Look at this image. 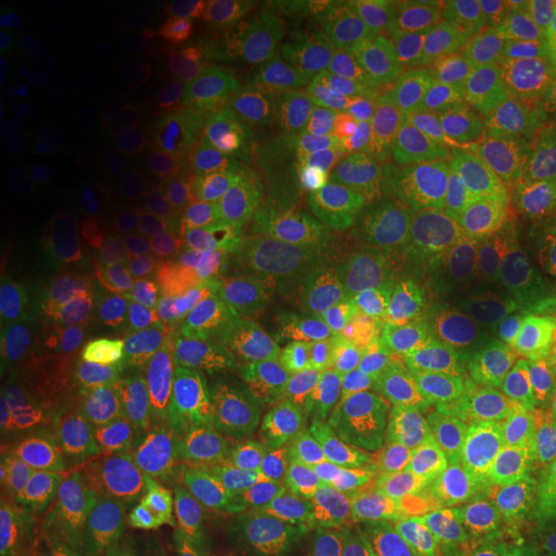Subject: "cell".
Listing matches in <instances>:
<instances>
[{"mask_svg": "<svg viewBox=\"0 0 556 556\" xmlns=\"http://www.w3.org/2000/svg\"><path fill=\"white\" fill-rule=\"evenodd\" d=\"M281 556H345L343 533L330 526H312L294 533L283 546Z\"/></svg>", "mask_w": 556, "mask_h": 556, "instance_id": "cell-43", "label": "cell"}, {"mask_svg": "<svg viewBox=\"0 0 556 556\" xmlns=\"http://www.w3.org/2000/svg\"><path fill=\"white\" fill-rule=\"evenodd\" d=\"M75 438H78L83 454L93 458H119L135 446V430L124 417L116 415H86L75 426Z\"/></svg>", "mask_w": 556, "mask_h": 556, "instance_id": "cell-35", "label": "cell"}, {"mask_svg": "<svg viewBox=\"0 0 556 556\" xmlns=\"http://www.w3.org/2000/svg\"><path fill=\"white\" fill-rule=\"evenodd\" d=\"M204 507L214 531L225 541H238L255 520V500L248 479L235 464H214L201 482Z\"/></svg>", "mask_w": 556, "mask_h": 556, "instance_id": "cell-23", "label": "cell"}, {"mask_svg": "<svg viewBox=\"0 0 556 556\" xmlns=\"http://www.w3.org/2000/svg\"><path fill=\"white\" fill-rule=\"evenodd\" d=\"M60 62V47L45 34L31 29L5 31L0 39V67L3 73H34Z\"/></svg>", "mask_w": 556, "mask_h": 556, "instance_id": "cell-36", "label": "cell"}, {"mask_svg": "<svg viewBox=\"0 0 556 556\" xmlns=\"http://www.w3.org/2000/svg\"><path fill=\"white\" fill-rule=\"evenodd\" d=\"M75 351H78V332L60 330L52 336L41 338L24 351H16L9 364H5V381L13 389H31L60 377L65 368L73 364Z\"/></svg>", "mask_w": 556, "mask_h": 556, "instance_id": "cell-25", "label": "cell"}, {"mask_svg": "<svg viewBox=\"0 0 556 556\" xmlns=\"http://www.w3.org/2000/svg\"><path fill=\"white\" fill-rule=\"evenodd\" d=\"M93 348L101 351H114L135 361L142 368L155 366L163 358L165 343L163 332L152 319L139 317V315H124V317H111L109 323H103L96 330Z\"/></svg>", "mask_w": 556, "mask_h": 556, "instance_id": "cell-27", "label": "cell"}, {"mask_svg": "<svg viewBox=\"0 0 556 556\" xmlns=\"http://www.w3.org/2000/svg\"><path fill=\"white\" fill-rule=\"evenodd\" d=\"M464 212L448 199H426L402 219L389 240L387 263L402 283L448 268L456 255Z\"/></svg>", "mask_w": 556, "mask_h": 556, "instance_id": "cell-13", "label": "cell"}, {"mask_svg": "<svg viewBox=\"0 0 556 556\" xmlns=\"http://www.w3.org/2000/svg\"><path fill=\"white\" fill-rule=\"evenodd\" d=\"M157 201L160 199L152 197L148 189H142V186H131L127 201H124L114 214H109L106 219L93 222L96 232H99L103 240H119V242L129 240L131 235H135L137 229L150 219V214L155 212Z\"/></svg>", "mask_w": 556, "mask_h": 556, "instance_id": "cell-41", "label": "cell"}, {"mask_svg": "<svg viewBox=\"0 0 556 556\" xmlns=\"http://www.w3.org/2000/svg\"><path fill=\"white\" fill-rule=\"evenodd\" d=\"M471 405L484 438L556 430V381L528 364L510 343L477 381Z\"/></svg>", "mask_w": 556, "mask_h": 556, "instance_id": "cell-5", "label": "cell"}, {"mask_svg": "<svg viewBox=\"0 0 556 556\" xmlns=\"http://www.w3.org/2000/svg\"><path fill=\"white\" fill-rule=\"evenodd\" d=\"M484 83V62L469 47L426 41L394 73L392 86L430 111L467 103Z\"/></svg>", "mask_w": 556, "mask_h": 556, "instance_id": "cell-10", "label": "cell"}, {"mask_svg": "<svg viewBox=\"0 0 556 556\" xmlns=\"http://www.w3.org/2000/svg\"><path fill=\"white\" fill-rule=\"evenodd\" d=\"M361 513H364V523L374 531L405 541L409 546L428 548V552L454 546L456 531H446L430 518L407 471L374 475L366 490L361 492Z\"/></svg>", "mask_w": 556, "mask_h": 556, "instance_id": "cell-14", "label": "cell"}, {"mask_svg": "<svg viewBox=\"0 0 556 556\" xmlns=\"http://www.w3.org/2000/svg\"><path fill=\"white\" fill-rule=\"evenodd\" d=\"M83 165H86L90 176L122 184V180L135 178L137 173L148 168L150 152L139 139L116 135L88 144L86 152H83Z\"/></svg>", "mask_w": 556, "mask_h": 556, "instance_id": "cell-33", "label": "cell"}, {"mask_svg": "<svg viewBox=\"0 0 556 556\" xmlns=\"http://www.w3.org/2000/svg\"><path fill=\"white\" fill-rule=\"evenodd\" d=\"M245 197L232 180L201 178L186 193V212L208 229H229L245 217Z\"/></svg>", "mask_w": 556, "mask_h": 556, "instance_id": "cell-31", "label": "cell"}, {"mask_svg": "<svg viewBox=\"0 0 556 556\" xmlns=\"http://www.w3.org/2000/svg\"><path fill=\"white\" fill-rule=\"evenodd\" d=\"M548 556H556V554H548Z\"/></svg>", "mask_w": 556, "mask_h": 556, "instance_id": "cell-50", "label": "cell"}, {"mask_svg": "<svg viewBox=\"0 0 556 556\" xmlns=\"http://www.w3.org/2000/svg\"><path fill=\"white\" fill-rule=\"evenodd\" d=\"M255 415L263 433L281 443H299L317 430V405L304 387L268 381L255 394Z\"/></svg>", "mask_w": 556, "mask_h": 556, "instance_id": "cell-22", "label": "cell"}, {"mask_svg": "<svg viewBox=\"0 0 556 556\" xmlns=\"http://www.w3.org/2000/svg\"><path fill=\"white\" fill-rule=\"evenodd\" d=\"M548 520V536H552V554H556V495L544 505Z\"/></svg>", "mask_w": 556, "mask_h": 556, "instance_id": "cell-49", "label": "cell"}, {"mask_svg": "<svg viewBox=\"0 0 556 556\" xmlns=\"http://www.w3.org/2000/svg\"><path fill=\"white\" fill-rule=\"evenodd\" d=\"M191 58L180 47L165 45L144 50L129 60V75L144 86H170L191 73Z\"/></svg>", "mask_w": 556, "mask_h": 556, "instance_id": "cell-38", "label": "cell"}, {"mask_svg": "<svg viewBox=\"0 0 556 556\" xmlns=\"http://www.w3.org/2000/svg\"><path fill=\"white\" fill-rule=\"evenodd\" d=\"M289 366L296 377L319 392L351 389L364 377L374 356L371 338L353 317L332 319L283 340Z\"/></svg>", "mask_w": 556, "mask_h": 556, "instance_id": "cell-8", "label": "cell"}, {"mask_svg": "<svg viewBox=\"0 0 556 556\" xmlns=\"http://www.w3.org/2000/svg\"><path fill=\"white\" fill-rule=\"evenodd\" d=\"M96 287V270L78 258H54L41 263L34 276V289L41 299H73L88 294Z\"/></svg>", "mask_w": 556, "mask_h": 556, "instance_id": "cell-37", "label": "cell"}, {"mask_svg": "<svg viewBox=\"0 0 556 556\" xmlns=\"http://www.w3.org/2000/svg\"><path fill=\"white\" fill-rule=\"evenodd\" d=\"M417 165L441 197L475 206L503 189L523 160L516 131L495 103L422 129Z\"/></svg>", "mask_w": 556, "mask_h": 556, "instance_id": "cell-3", "label": "cell"}, {"mask_svg": "<svg viewBox=\"0 0 556 556\" xmlns=\"http://www.w3.org/2000/svg\"><path fill=\"white\" fill-rule=\"evenodd\" d=\"M323 240L302 229H281L261 242L250 263V302H261L291 287L299 278L328 263Z\"/></svg>", "mask_w": 556, "mask_h": 556, "instance_id": "cell-17", "label": "cell"}, {"mask_svg": "<svg viewBox=\"0 0 556 556\" xmlns=\"http://www.w3.org/2000/svg\"><path fill=\"white\" fill-rule=\"evenodd\" d=\"M47 111L62 129L88 139L90 144L116 137L122 129V116L116 114V109L83 90H60L47 103Z\"/></svg>", "mask_w": 556, "mask_h": 556, "instance_id": "cell-26", "label": "cell"}, {"mask_svg": "<svg viewBox=\"0 0 556 556\" xmlns=\"http://www.w3.org/2000/svg\"><path fill=\"white\" fill-rule=\"evenodd\" d=\"M184 229L186 206L170 204V201H157L150 219L129 240L122 242V250L135 263H157L176 250L180 238H184Z\"/></svg>", "mask_w": 556, "mask_h": 556, "instance_id": "cell-29", "label": "cell"}, {"mask_svg": "<svg viewBox=\"0 0 556 556\" xmlns=\"http://www.w3.org/2000/svg\"><path fill=\"white\" fill-rule=\"evenodd\" d=\"M304 109L315 127L348 139L384 137L389 122H392L387 101L358 83L315 90Z\"/></svg>", "mask_w": 556, "mask_h": 556, "instance_id": "cell-18", "label": "cell"}, {"mask_svg": "<svg viewBox=\"0 0 556 556\" xmlns=\"http://www.w3.org/2000/svg\"><path fill=\"white\" fill-rule=\"evenodd\" d=\"M73 240V217L67 212H54L39 214V217H31L26 222H18L16 229H13V242L18 248L39 245V242H54V245H65V242Z\"/></svg>", "mask_w": 556, "mask_h": 556, "instance_id": "cell-42", "label": "cell"}, {"mask_svg": "<svg viewBox=\"0 0 556 556\" xmlns=\"http://www.w3.org/2000/svg\"><path fill=\"white\" fill-rule=\"evenodd\" d=\"M122 556H193L189 541L163 528H150L129 541Z\"/></svg>", "mask_w": 556, "mask_h": 556, "instance_id": "cell-44", "label": "cell"}, {"mask_svg": "<svg viewBox=\"0 0 556 556\" xmlns=\"http://www.w3.org/2000/svg\"><path fill=\"white\" fill-rule=\"evenodd\" d=\"M80 374L90 387L122 392V389H131L142 381L144 368L135 364V361H129L127 356H122V353L93 348V353H90L86 364H83Z\"/></svg>", "mask_w": 556, "mask_h": 556, "instance_id": "cell-40", "label": "cell"}, {"mask_svg": "<svg viewBox=\"0 0 556 556\" xmlns=\"http://www.w3.org/2000/svg\"><path fill=\"white\" fill-rule=\"evenodd\" d=\"M552 536L544 505L490 503L456 528L451 556H548Z\"/></svg>", "mask_w": 556, "mask_h": 556, "instance_id": "cell-12", "label": "cell"}, {"mask_svg": "<svg viewBox=\"0 0 556 556\" xmlns=\"http://www.w3.org/2000/svg\"><path fill=\"white\" fill-rule=\"evenodd\" d=\"M505 45L526 65L556 73V0L518 3Z\"/></svg>", "mask_w": 556, "mask_h": 556, "instance_id": "cell-24", "label": "cell"}, {"mask_svg": "<svg viewBox=\"0 0 556 556\" xmlns=\"http://www.w3.org/2000/svg\"><path fill=\"white\" fill-rule=\"evenodd\" d=\"M31 111L34 101L29 90L9 78L0 83V127L3 131L24 127L31 119Z\"/></svg>", "mask_w": 556, "mask_h": 556, "instance_id": "cell-45", "label": "cell"}, {"mask_svg": "<svg viewBox=\"0 0 556 556\" xmlns=\"http://www.w3.org/2000/svg\"><path fill=\"white\" fill-rule=\"evenodd\" d=\"M353 304H356V291L351 276L338 263L328 261L291 287L261 302H250V312L268 336L289 340L315 325L348 317Z\"/></svg>", "mask_w": 556, "mask_h": 556, "instance_id": "cell-9", "label": "cell"}, {"mask_svg": "<svg viewBox=\"0 0 556 556\" xmlns=\"http://www.w3.org/2000/svg\"><path fill=\"white\" fill-rule=\"evenodd\" d=\"M114 13L122 21H129V24H135V21H148V18H155L157 16L155 5H142V3H119L114 9Z\"/></svg>", "mask_w": 556, "mask_h": 556, "instance_id": "cell-47", "label": "cell"}, {"mask_svg": "<svg viewBox=\"0 0 556 556\" xmlns=\"http://www.w3.org/2000/svg\"><path fill=\"white\" fill-rule=\"evenodd\" d=\"M287 116L278 106H258L235 119L225 137V150L232 157H263L287 137Z\"/></svg>", "mask_w": 556, "mask_h": 556, "instance_id": "cell-30", "label": "cell"}, {"mask_svg": "<svg viewBox=\"0 0 556 556\" xmlns=\"http://www.w3.org/2000/svg\"><path fill=\"white\" fill-rule=\"evenodd\" d=\"M60 309L50 299H21L3 309L0 315V338L13 351H24L41 338L52 336V328L58 325Z\"/></svg>", "mask_w": 556, "mask_h": 556, "instance_id": "cell-34", "label": "cell"}, {"mask_svg": "<svg viewBox=\"0 0 556 556\" xmlns=\"http://www.w3.org/2000/svg\"><path fill=\"white\" fill-rule=\"evenodd\" d=\"M364 415L374 430L409 454L433 448L435 443L477 422L475 405L469 400L438 392L387 366L377 368L368 381Z\"/></svg>", "mask_w": 556, "mask_h": 556, "instance_id": "cell-4", "label": "cell"}, {"mask_svg": "<svg viewBox=\"0 0 556 556\" xmlns=\"http://www.w3.org/2000/svg\"><path fill=\"white\" fill-rule=\"evenodd\" d=\"M482 479L495 503L546 505L556 495V430L484 438Z\"/></svg>", "mask_w": 556, "mask_h": 556, "instance_id": "cell-7", "label": "cell"}, {"mask_svg": "<svg viewBox=\"0 0 556 556\" xmlns=\"http://www.w3.org/2000/svg\"><path fill=\"white\" fill-rule=\"evenodd\" d=\"M21 441H24L29 467L39 482L54 490H65L80 482L83 448L75 438V430L67 428L58 415L34 413L21 426Z\"/></svg>", "mask_w": 556, "mask_h": 556, "instance_id": "cell-19", "label": "cell"}, {"mask_svg": "<svg viewBox=\"0 0 556 556\" xmlns=\"http://www.w3.org/2000/svg\"><path fill=\"white\" fill-rule=\"evenodd\" d=\"M340 533H343L345 556H451V548H438V552H428V548L409 546L405 541L389 539L384 533L374 531L371 526L356 523L348 520L340 523Z\"/></svg>", "mask_w": 556, "mask_h": 556, "instance_id": "cell-39", "label": "cell"}, {"mask_svg": "<svg viewBox=\"0 0 556 556\" xmlns=\"http://www.w3.org/2000/svg\"><path fill=\"white\" fill-rule=\"evenodd\" d=\"M206 556H258V554H255L248 544H242V541H222V544L208 548Z\"/></svg>", "mask_w": 556, "mask_h": 556, "instance_id": "cell-48", "label": "cell"}, {"mask_svg": "<svg viewBox=\"0 0 556 556\" xmlns=\"http://www.w3.org/2000/svg\"><path fill=\"white\" fill-rule=\"evenodd\" d=\"M518 3L510 0H435L417 13L413 34L433 45L484 47L507 39Z\"/></svg>", "mask_w": 556, "mask_h": 556, "instance_id": "cell-16", "label": "cell"}, {"mask_svg": "<svg viewBox=\"0 0 556 556\" xmlns=\"http://www.w3.org/2000/svg\"><path fill=\"white\" fill-rule=\"evenodd\" d=\"M507 343L556 381V274L520 291Z\"/></svg>", "mask_w": 556, "mask_h": 556, "instance_id": "cell-21", "label": "cell"}, {"mask_svg": "<svg viewBox=\"0 0 556 556\" xmlns=\"http://www.w3.org/2000/svg\"><path fill=\"white\" fill-rule=\"evenodd\" d=\"M47 186L58 191L60 197L73 201L80 212H86L93 222L106 219L114 214L124 201H127L131 186L114 184V180H103L90 176V173H78L70 168H52L47 173Z\"/></svg>", "mask_w": 556, "mask_h": 556, "instance_id": "cell-28", "label": "cell"}, {"mask_svg": "<svg viewBox=\"0 0 556 556\" xmlns=\"http://www.w3.org/2000/svg\"><path fill=\"white\" fill-rule=\"evenodd\" d=\"M523 289L456 263L402 283L379 317L381 366L471 402L477 381L507 343Z\"/></svg>", "mask_w": 556, "mask_h": 556, "instance_id": "cell-1", "label": "cell"}, {"mask_svg": "<svg viewBox=\"0 0 556 556\" xmlns=\"http://www.w3.org/2000/svg\"><path fill=\"white\" fill-rule=\"evenodd\" d=\"M18 178H21L18 150L11 148L9 142H3L0 144V208H3V212H9L13 199H16Z\"/></svg>", "mask_w": 556, "mask_h": 556, "instance_id": "cell-46", "label": "cell"}, {"mask_svg": "<svg viewBox=\"0 0 556 556\" xmlns=\"http://www.w3.org/2000/svg\"><path fill=\"white\" fill-rule=\"evenodd\" d=\"M235 291H238V270L232 263H214L193 283L189 302H186V315L197 328L217 325L232 307Z\"/></svg>", "mask_w": 556, "mask_h": 556, "instance_id": "cell-32", "label": "cell"}, {"mask_svg": "<svg viewBox=\"0 0 556 556\" xmlns=\"http://www.w3.org/2000/svg\"><path fill=\"white\" fill-rule=\"evenodd\" d=\"M299 193L325 225L343 227L377 199L381 170L374 160L317 155L299 168Z\"/></svg>", "mask_w": 556, "mask_h": 556, "instance_id": "cell-11", "label": "cell"}, {"mask_svg": "<svg viewBox=\"0 0 556 556\" xmlns=\"http://www.w3.org/2000/svg\"><path fill=\"white\" fill-rule=\"evenodd\" d=\"M384 39V18L368 5L348 9L332 18L309 52V67L319 75H348L368 60Z\"/></svg>", "mask_w": 556, "mask_h": 556, "instance_id": "cell-20", "label": "cell"}, {"mask_svg": "<svg viewBox=\"0 0 556 556\" xmlns=\"http://www.w3.org/2000/svg\"><path fill=\"white\" fill-rule=\"evenodd\" d=\"M299 471L319 497H348L371 482V456L358 433L317 428L299 448Z\"/></svg>", "mask_w": 556, "mask_h": 556, "instance_id": "cell-15", "label": "cell"}, {"mask_svg": "<svg viewBox=\"0 0 556 556\" xmlns=\"http://www.w3.org/2000/svg\"><path fill=\"white\" fill-rule=\"evenodd\" d=\"M484 435L477 422L433 448L409 454L407 477L438 526L454 531L471 513L486 505L482 479Z\"/></svg>", "mask_w": 556, "mask_h": 556, "instance_id": "cell-6", "label": "cell"}, {"mask_svg": "<svg viewBox=\"0 0 556 556\" xmlns=\"http://www.w3.org/2000/svg\"><path fill=\"white\" fill-rule=\"evenodd\" d=\"M454 263L520 287L554 276L556 173L528 163L490 199L464 208Z\"/></svg>", "mask_w": 556, "mask_h": 556, "instance_id": "cell-2", "label": "cell"}]
</instances>
